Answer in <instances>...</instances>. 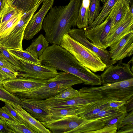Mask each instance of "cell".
I'll use <instances>...</instances> for the list:
<instances>
[{
	"label": "cell",
	"instance_id": "cell-1",
	"mask_svg": "<svg viewBox=\"0 0 133 133\" xmlns=\"http://www.w3.org/2000/svg\"><path fill=\"white\" fill-rule=\"evenodd\" d=\"M80 0H70L65 6L52 7L45 17L42 28L49 43L60 45L64 35L77 26Z\"/></svg>",
	"mask_w": 133,
	"mask_h": 133
},
{
	"label": "cell",
	"instance_id": "cell-2",
	"mask_svg": "<svg viewBox=\"0 0 133 133\" xmlns=\"http://www.w3.org/2000/svg\"><path fill=\"white\" fill-rule=\"evenodd\" d=\"M84 83L77 76L63 71L58 72L55 77L48 80L44 84L35 90L12 94L19 98L43 100L53 97L72 85Z\"/></svg>",
	"mask_w": 133,
	"mask_h": 133
},
{
	"label": "cell",
	"instance_id": "cell-3",
	"mask_svg": "<svg viewBox=\"0 0 133 133\" xmlns=\"http://www.w3.org/2000/svg\"><path fill=\"white\" fill-rule=\"evenodd\" d=\"M38 59L43 65L69 73L77 77L81 71L86 68L67 50L55 44L47 47Z\"/></svg>",
	"mask_w": 133,
	"mask_h": 133
},
{
	"label": "cell",
	"instance_id": "cell-4",
	"mask_svg": "<svg viewBox=\"0 0 133 133\" xmlns=\"http://www.w3.org/2000/svg\"><path fill=\"white\" fill-rule=\"evenodd\" d=\"M60 46L93 72L103 71L107 68L106 65L96 53L73 39L68 33L63 36Z\"/></svg>",
	"mask_w": 133,
	"mask_h": 133
},
{
	"label": "cell",
	"instance_id": "cell-5",
	"mask_svg": "<svg viewBox=\"0 0 133 133\" xmlns=\"http://www.w3.org/2000/svg\"><path fill=\"white\" fill-rule=\"evenodd\" d=\"M78 90L80 93L96 94L109 101H127L133 97V78L98 87H84Z\"/></svg>",
	"mask_w": 133,
	"mask_h": 133
},
{
	"label": "cell",
	"instance_id": "cell-6",
	"mask_svg": "<svg viewBox=\"0 0 133 133\" xmlns=\"http://www.w3.org/2000/svg\"><path fill=\"white\" fill-rule=\"evenodd\" d=\"M39 2L33 8L24 13L17 24L4 34L0 36V44L8 49L23 50L22 42L25 28L39 8Z\"/></svg>",
	"mask_w": 133,
	"mask_h": 133
},
{
	"label": "cell",
	"instance_id": "cell-7",
	"mask_svg": "<svg viewBox=\"0 0 133 133\" xmlns=\"http://www.w3.org/2000/svg\"><path fill=\"white\" fill-rule=\"evenodd\" d=\"M20 66L17 77L34 79L47 80L55 77L58 72L55 68L19 59Z\"/></svg>",
	"mask_w": 133,
	"mask_h": 133
},
{
	"label": "cell",
	"instance_id": "cell-8",
	"mask_svg": "<svg viewBox=\"0 0 133 133\" xmlns=\"http://www.w3.org/2000/svg\"><path fill=\"white\" fill-rule=\"evenodd\" d=\"M117 64L110 65L100 76L102 85L121 82L133 78V68L130 64L119 61Z\"/></svg>",
	"mask_w": 133,
	"mask_h": 133
},
{
	"label": "cell",
	"instance_id": "cell-9",
	"mask_svg": "<svg viewBox=\"0 0 133 133\" xmlns=\"http://www.w3.org/2000/svg\"><path fill=\"white\" fill-rule=\"evenodd\" d=\"M85 119L78 116L72 115L41 122L51 133H74L76 129Z\"/></svg>",
	"mask_w": 133,
	"mask_h": 133
},
{
	"label": "cell",
	"instance_id": "cell-10",
	"mask_svg": "<svg viewBox=\"0 0 133 133\" xmlns=\"http://www.w3.org/2000/svg\"><path fill=\"white\" fill-rule=\"evenodd\" d=\"M133 31V14L131 12L129 6L119 21L105 39L107 47L115 44L124 36Z\"/></svg>",
	"mask_w": 133,
	"mask_h": 133
},
{
	"label": "cell",
	"instance_id": "cell-11",
	"mask_svg": "<svg viewBox=\"0 0 133 133\" xmlns=\"http://www.w3.org/2000/svg\"><path fill=\"white\" fill-rule=\"evenodd\" d=\"M55 0H45L41 9L34 14L25 29L23 39L26 40L32 39L43 29L42 23L47 13L52 6Z\"/></svg>",
	"mask_w": 133,
	"mask_h": 133
},
{
	"label": "cell",
	"instance_id": "cell-12",
	"mask_svg": "<svg viewBox=\"0 0 133 133\" xmlns=\"http://www.w3.org/2000/svg\"><path fill=\"white\" fill-rule=\"evenodd\" d=\"M47 80L34 79L17 77L4 80L2 85L11 94L30 92L35 90L44 84Z\"/></svg>",
	"mask_w": 133,
	"mask_h": 133
},
{
	"label": "cell",
	"instance_id": "cell-13",
	"mask_svg": "<svg viewBox=\"0 0 133 133\" xmlns=\"http://www.w3.org/2000/svg\"><path fill=\"white\" fill-rule=\"evenodd\" d=\"M68 34L73 39L96 53L106 65L107 68L117 63V61L111 59L109 51L98 48L88 41L85 37L83 28L71 29Z\"/></svg>",
	"mask_w": 133,
	"mask_h": 133
},
{
	"label": "cell",
	"instance_id": "cell-14",
	"mask_svg": "<svg viewBox=\"0 0 133 133\" xmlns=\"http://www.w3.org/2000/svg\"><path fill=\"white\" fill-rule=\"evenodd\" d=\"M112 21L111 17L108 15L101 24L88 30H84L86 37L95 46L105 49L107 47L105 40L110 32Z\"/></svg>",
	"mask_w": 133,
	"mask_h": 133
},
{
	"label": "cell",
	"instance_id": "cell-15",
	"mask_svg": "<svg viewBox=\"0 0 133 133\" xmlns=\"http://www.w3.org/2000/svg\"><path fill=\"white\" fill-rule=\"evenodd\" d=\"M19 98L22 107L39 121L50 120L49 108L43 100Z\"/></svg>",
	"mask_w": 133,
	"mask_h": 133
},
{
	"label": "cell",
	"instance_id": "cell-16",
	"mask_svg": "<svg viewBox=\"0 0 133 133\" xmlns=\"http://www.w3.org/2000/svg\"><path fill=\"white\" fill-rule=\"evenodd\" d=\"M110 47V56L113 60L117 61L130 56L133 54V31L125 35Z\"/></svg>",
	"mask_w": 133,
	"mask_h": 133
},
{
	"label": "cell",
	"instance_id": "cell-17",
	"mask_svg": "<svg viewBox=\"0 0 133 133\" xmlns=\"http://www.w3.org/2000/svg\"><path fill=\"white\" fill-rule=\"evenodd\" d=\"M23 120L24 124L34 131L35 133H51V132L45 127L40 122L32 116L22 107L20 104L10 103Z\"/></svg>",
	"mask_w": 133,
	"mask_h": 133
},
{
	"label": "cell",
	"instance_id": "cell-18",
	"mask_svg": "<svg viewBox=\"0 0 133 133\" xmlns=\"http://www.w3.org/2000/svg\"><path fill=\"white\" fill-rule=\"evenodd\" d=\"M85 105L60 108L50 107L46 105L49 108L50 117V120H52L59 119L68 116L75 115L78 116L83 111Z\"/></svg>",
	"mask_w": 133,
	"mask_h": 133
},
{
	"label": "cell",
	"instance_id": "cell-19",
	"mask_svg": "<svg viewBox=\"0 0 133 133\" xmlns=\"http://www.w3.org/2000/svg\"><path fill=\"white\" fill-rule=\"evenodd\" d=\"M127 112L124 105L119 108L109 107L85 119L93 120L99 118L104 121L106 124L112 119Z\"/></svg>",
	"mask_w": 133,
	"mask_h": 133
},
{
	"label": "cell",
	"instance_id": "cell-20",
	"mask_svg": "<svg viewBox=\"0 0 133 133\" xmlns=\"http://www.w3.org/2000/svg\"><path fill=\"white\" fill-rule=\"evenodd\" d=\"M49 43L45 36L41 34L32 41L31 45L26 48V50L38 59L49 46Z\"/></svg>",
	"mask_w": 133,
	"mask_h": 133
},
{
	"label": "cell",
	"instance_id": "cell-21",
	"mask_svg": "<svg viewBox=\"0 0 133 133\" xmlns=\"http://www.w3.org/2000/svg\"><path fill=\"white\" fill-rule=\"evenodd\" d=\"M130 4L129 0H117L116 2L111 10L115 19L111 23L110 32L115 28L124 13L127 7L130 6Z\"/></svg>",
	"mask_w": 133,
	"mask_h": 133
},
{
	"label": "cell",
	"instance_id": "cell-22",
	"mask_svg": "<svg viewBox=\"0 0 133 133\" xmlns=\"http://www.w3.org/2000/svg\"><path fill=\"white\" fill-rule=\"evenodd\" d=\"M105 123L101 119L93 120L85 119L84 121L76 129L74 133H90L103 128Z\"/></svg>",
	"mask_w": 133,
	"mask_h": 133
},
{
	"label": "cell",
	"instance_id": "cell-23",
	"mask_svg": "<svg viewBox=\"0 0 133 133\" xmlns=\"http://www.w3.org/2000/svg\"><path fill=\"white\" fill-rule=\"evenodd\" d=\"M80 94L78 90L73 89L71 86L53 97L43 100L46 103L57 102L67 100L77 96Z\"/></svg>",
	"mask_w": 133,
	"mask_h": 133
},
{
	"label": "cell",
	"instance_id": "cell-24",
	"mask_svg": "<svg viewBox=\"0 0 133 133\" xmlns=\"http://www.w3.org/2000/svg\"><path fill=\"white\" fill-rule=\"evenodd\" d=\"M117 0H106L98 17L91 24L83 28L84 30H88L102 23L107 17Z\"/></svg>",
	"mask_w": 133,
	"mask_h": 133
},
{
	"label": "cell",
	"instance_id": "cell-25",
	"mask_svg": "<svg viewBox=\"0 0 133 133\" xmlns=\"http://www.w3.org/2000/svg\"><path fill=\"white\" fill-rule=\"evenodd\" d=\"M91 0H82L77 22V26L79 29L84 28L89 25L88 16Z\"/></svg>",
	"mask_w": 133,
	"mask_h": 133
},
{
	"label": "cell",
	"instance_id": "cell-26",
	"mask_svg": "<svg viewBox=\"0 0 133 133\" xmlns=\"http://www.w3.org/2000/svg\"><path fill=\"white\" fill-rule=\"evenodd\" d=\"M19 9L12 4L10 0H6L5 5L0 14V28L11 18Z\"/></svg>",
	"mask_w": 133,
	"mask_h": 133
},
{
	"label": "cell",
	"instance_id": "cell-27",
	"mask_svg": "<svg viewBox=\"0 0 133 133\" xmlns=\"http://www.w3.org/2000/svg\"><path fill=\"white\" fill-rule=\"evenodd\" d=\"M7 50L18 60H24L39 65H42L39 60L27 51L15 49H8Z\"/></svg>",
	"mask_w": 133,
	"mask_h": 133
},
{
	"label": "cell",
	"instance_id": "cell-28",
	"mask_svg": "<svg viewBox=\"0 0 133 133\" xmlns=\"http://www.w3.org/2000/svg\"><path fill=\"white\" fill-rule=\"evenodd\" d=\"M24 13L19 9L11 18L0 28V36L6 34L15 26Z\"/></svg>",
	"mask_w": 133,
	"mask_h": 133
},
{
	"label": "cell",
	"instance_id": "cell-29",
	"mask_svg": "<svg viewBox=\"0 0 133 133\" xmlns=\"http://www.w3.org/2000/svg\"><path fill=\"white\" fill-rule=\"evenodd\" d=\"M17 8L26 13L34 8L40 0H10Z\"/></svg>",
	"mask_w": 133,
	"mask_h": 133
},
{
	"label": "cell",
	"instance_id": "cell-30",
	"mask_svg": "<svg viewBox=\"0 0 133 133\" xmlns=\"http://www.w3.org/2000/svg\"><path fill=\"white\" fill-rule=\"evenodd\" d=\"M102 9L100 0H91L89 8L88 23L91 24L98 16Z\"/></svg>",
	"mask_w": 133,
	"mask_h": 133
},
{
	"label": "cell",
	"instance_id": "cell-31",
	"mask_svg": "<svg viewBox=\"0 0 133 133\" xmlns=\"http://www.w3.org/2000/svg\"><path fill=\"white\" fill-rule=\"evenodd\" d=\"M3 120L5 122L8 127L12 130L13 133H35L24 124Z\"/></svg>",
	"mask_w": 133,
	"mask_h": 133
},
{
	"label": "cell",
	"instance_id": "cell-32",
	"mask_svg": "<svg viewBox=\"0 0 133 133\" xmlns=\"http://www.w3.org/2000/svg\"><path fill=\"white\" fill-rule=\"evenodd\" d=\"M0 100L9 103L20 104V98L9 92L3 86H0Z\"/></svg>",
	"mask_w": 133,
	"mask_h": 133
},
{
	"label": "cell",
	"instance_id": "cell-33",
	"mask_svg": "<svg viewBox=\"0 0 133 133\" xmlns=\"http://www.w3.org/2000/svg\"><path fill=\"white\" fill-rule=\"evenodd\" d=\"M0 52L6 59L16 66H20L19 61L9 52L7 49L1 44H0Z\"/></svg>",
	"mask_w": 133,
	"mask_h": 133
},
{
	"label": "cell",
	"instance_id": "cell-34",
	"mask_svg": "<svg viewBox=\"0 0 133 133\" xmlns=\"http://www.w3.org/2000/svg\"><path fill=\"white\" fill-rule=\"evenodd\" d=\"M18 72L5 67L0 66V77L3 81L9 79L16 78Z\"/></svg>",
	"mask_w": 133,
	"mask_h": 133
},
{
	"label": "cell",
	"instance_id": "cell-35",
	"mask_svg": "<svg viewBox=\"0 0 133 133\" xmlns=\"http://www.w3.org/2000/svg\"><path fill=\"white\" fill-rule=\"evenodd\" d=\"M2 108L16 119L19 123L24 124L23 120L15 110L10 104L7 102H5L4 106Z\"/></svg>",
	"mask_w": 133,
	"mask_h": 133
},
{
	"label": "cell",
	"instance_id": "cell-36",
	"mask_svg": "<svg viewBox=\"0 0 133 133\" xmlns=\"http://www.w3.org/2000/svg\"><path fill=\"white\" fill-rule=\"evenodd\" d=\"M108 103L102 104L87 112L80 115L79 116L86 119L88 117L94 115L98 113L102 110L110 107Z\"/></svg>",
	"mask_w": 133,
	"mask_h": 133
},
{
	"label": "cell",
	"instance_id": "cell-37",
	"mask_svg": "<svg viewBox=\"0 0 133 133\" xmlns=\"http://www.w3.org/2000/svg\"><path fill=\"white\" fill-rule=\"evenodd\" d=\"M0 66L8 68L16 71H18L19 67L17 66L6 59L0 52Z\"/></svg>",
	"mask_w": 133,
	"mask_h": 133
},
{
	"label": "cell",
	"instance_id": "cell-38",
	"mask_svg": "<svg viewBox=\"0 0 133 133\" xmlns=\"http://www.w3.org/2000/svg\"><path fill=\"white\" fill-rule=\"evenodd\" d=\"M117 128L116 124L105 125L101 129L91 132L90 133H116Z\"/></svg>",
	"mask_w": 133,
	"mask_h": 133
},
{
	"label": "cell",
	"instance_id": "cell-39",
	"mask_svg": "<svg viewBox=\"0 0 133 133\" xmlns=\"http://www.w3.org/2000/svg\"><path fill=\"white\" fill-rule=\"evenodd\" d=\"M127 113V112L112 119L106 123L105 125H110L116 124L117 128V130H118L121 127L123 120Z\"/></svg>",
	"mask_w": 133,
	"mask_h": 133
},
{
	"label": "cell",
	"instance_id": "cell-40",
	"mask_svg": "<svg viewBox=\"0 0 133 133\" xmlns=\"http://www.w3.org/2000/svg\"><path fill=\"white\" fill-rule=\"evenodd\" d=\"M0 119L10 122H19L15 118L0 108Z\"/></svg>",
	"mask_w": 133,
	"mask_h": 133
},
{
	"label": "cell",
	"instance_id": "cell-41",
	"mask_svg": "<svg viewBox=\"0 0 133 133\" xmlns=\"http://www.w3.org/2000/svg\"><path fill=\"white\" fill-rule=\"evenodd\" d=\"M133 124V110L127 113L122 122L121 127L125 125Z\"/></svg>",
	"mask_w": 133,
	"mask_h": 133
},
{
	"label": "cell",
	"instance_id": "cell-42",
	"mask_svg": "<svg viewBox=\"0 0 133 133\" xmlns=\"http://www.w3.org/2000/svg\"><path fill=\"white\" fill-rule=\"evenodd\" d=\"M118 133H133V124L126 125L121 127L117 130Z\"/></svg>",
	"mask_w": 133,
	"mask_h": 133
},
{
	"label": "cell",
	"instance_id": "cell-43",
	"mask_svg": "<svg viewBox=\"0 0 133 133\" xmlns=\"http://www.w3.org/2000/svg\"><path fill=\"white\" fill-rule=\"evenodd\" d=\"M13 133L11 130L8 127L5 122L0 119V133Z\"/></svg>",
	"mask_w": 133,
	"mask_h": 133
},
{
	"label": "cell",
	"instance_id": "cell-44",
	"mask_svg": "<svg viewBox=\"0 0 133 133\" xmlns=\"http://www.w3.org/2000/svg\"><path fill=\"white\" fill-rule=\"evenodd\" d=\"M126 101H112L109 103V106L114 108H119L126 103Z\"/></svg>",
	"mask_w": 133,
	"mask_h": 133
},
{
	"label": "cell",
	"instance_id": "cell-45",
	"mask_svg": "<svg viewBox=\"0 0 133 133\" xmlns=\"http://www.w3.org/2000/svg\"><path fill=\"white\" fill-rule=\"evenodd\" d=\"M124 106L127 112H130L133 110V97L126 101Z\"/></svg>",
	"mask_w": 133,
	"mask_h": 133
},
{
	"label": "cell",
	"instance_id": "cell-46",
	"mask_svg": "<svg viewBox=\"0 0 133 133\" xmlns=\"http://www.w3.org/2000/svg\"><path fill=\"white\" fill-rule=\"evenodd\" d=\"M6 0H0V14L5 5Z\"/></svg>",
	"mask_w": 133,
	"mask_h": 133
},
{
	"label": "cell",
	"instance_id": "cell-47",
	"mask_svg": "<svg viewBox=\"0 0 133 133\" xmlns=\"http://www.w3.org/2000/svg\"><path fill=\"white\" fill-rule=\"evenodd\" d=\"M3 81L0 77V86H3L2 84Z\"/></svg>",
	"mask_w": 133,
	"mask_h": 133
},
{
	"label": "cell",
	"instance_id": "cell-48",
	"mask_svg": "<svg viewBox=\"0 0 133 133\" xmlns=\"http://www.w3.org/2000/svg\"><path fill=\"white\" fill-rule=\"evenodd\" d=\"M130 1V5L129 6H130L132 4H133V0H129Z\"/></svg>",
	"mask_w": 133,
	"mask_h": 133
},
{
	"label": "cell",
	"instance_id": "cell-49",
	"mask_svg": "<svg viewBox=\"0 0 133 133\" xmlns=\"http://www.w3.org/2000/svg\"><path fill=\"white\" fill-rule=\"evenodd\" d=\"M104 4L106 0H100Z\"/></svg>",
	"mask_w": 133,
	"mask_h": 133
},
{
	"label": "cell",
	"instance_id": "cell-50",
	"mask_svg": "<svg viewBox=\"0 0 133 133\" xmlns=\"http://www.w3.org/2000/svg\"><path fill=\"white\" fill-rule=\"evenodd\" d=\"M44 0H40V4H41Z\"/></svg>",
	"mask_w": 133,
	"mask_h": 133
}]
</instances>
